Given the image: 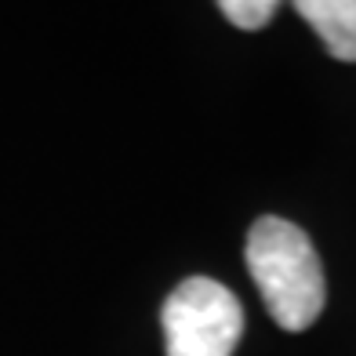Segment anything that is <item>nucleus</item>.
Returning a JSON list of instances; mask_svg holds the SVG:
<instances>
[{"label":"nucleus","mask_w":356,"mask_h":356,"mask_svg":"<svg viewBox=\"0 0 356 356\" xmlns=\"http://www.w3.org/2000/svg\"><path fill=\"white\" fill-rule=\"evenodd\" d=\"M244 258L269 316L284 331L313 327V320L323 313V298H327L323 266L313 240L295 222L266 215L251 225Z\"/></svg>","instance_id":"nucleus-1"},{"label":"nucleus","mask_w":356,"mask_h":356,"mask_svg":"<svg viewBox=\"0 0 356 356\" xmlns=\"http://www.w3.org/2000/svg\"><path fill=\"white\" fill-rule=\"evenodd\" d=\"M168 356H233L244 338V309L225 284L211 277L182 280L164 302Z\"/></svg>","instance_id":"nucleus-2"},{"label":"nucleus","mask_w":356,"mask_h":356,"mask_svg":"<svg viewBox=\"0 0 356 356\" xmlns=\"http://www.w3.org/2000/svg\"><path fill=\"white\" fill-rule=\"evenodd\" d=\"M338 62H356V0H291Z\"/></svg>","instance_id":"nucleus-3"},{"label":"nucleus","mask_w":356,"mask_h":356,"mask_svg":"<svg viewBox=\"0 0 356 356\" xmlns=\"http://www.w3.org/2000/svg\"><path fill=\"white\" fill-rule=\"evenodd\" d=\"M218 8L236 29H262L277 15L280 0H218Z\"/></svg>","instance_id":"nucleus-4"}]
</instances>
